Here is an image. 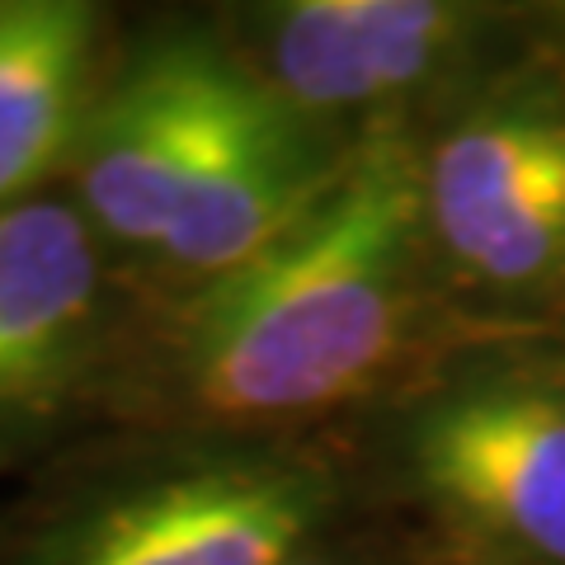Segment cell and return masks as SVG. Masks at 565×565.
I'll list each match as a JSON object with an SVG mask.
<instances>
[{"label":"cell","instance_id":"1","mask_svg":"<svg viewBox=\"0 0 565 565\" xmlns=\"http://www.w3.org/2000/svg\"><path fill=\"white\" fill-rule=\"evenodd\" d=\"M429 255L419 151L377 128L282 241L166 316V401L226 429L334 415L396 373Z\"/></svg>","mask_w":565,"mask_h":565},{"label":"cell","instance_id":"2","mask_svg":"<svg viewBox=\"0 0 565 565\" xmlns=\"http://www.w3.org/2000/svg\"><path fill=\"white\" fill-rule=\"evenodd\" d=\"M429 250L471 292L523 297L565 278V81H519L419 156Z\"/></svg>","mask_w":565,"mask_h":565},{"label":"cell","instance_id":"3","mask_svg":"<svg viewBox=\"0 0 565 565\" xmlns=\"http://www.w3.org/2000/svg\"><path fill=\"white\" fill-rule=\"evenodd\" d=\"M326 509L321 467L278 452H212L99 494L20 565H292Z\"/></svg>","mask_w":565,"mask_h":565},{"label":"cell","instance_id":"4","mask_svg":"<svg viewBox=\"0 0 565 565\" xmlns=\"http://www.w3.org/2000/svg\"><path fill=\"white\" fill-rule=\"evenodd\" d=\"M405 471L438 519L519 565H565V382L471 377L405 429Z\"/></svg>","mask_w":565,"mask_h":565},{"label":"cell","instance_id":"5","mask_svg":"<svg viewBox=\"0 0 565 565\" xmlns=\"http://www.w3.org/2000/svg\"><path fill=\"white\" fill-rule=\"evenodd\" d=\"M236 57L207 39H166L95 95L76 141L81 212L104 241L161 255L199 174Z\"/></svg>","mask_w":565,"mask_h":565},{"label":"cell","instance_id":"6","mask_svg":"<svg viewBox=\"0 0 565 565\" xmlns=\"http://www.w3.org/2000/svg\"><path fill=\"white\" fill-rule=\"evenodd\" d=\"M259 29L255 71L321 128L415 99L467 62L486 20L448 0H288Z\"/></svg>","mask_w":565,"mask_h":565},{"label":"cell","instance_id":"7","mask_svg":"<svg viewBox=\"0 0 565 565\" xmlns=\"http://www.w3.org/2000/svg\"><path fill=\"white\" fill-rule=\"evenodd\" d=\"M62 199L0 207V424L47 415L95 353L104 255Z\"/></svg>","mask_w":565,"mask_h":565},{"label":"cell","instance_id":"8","mask_svg":"<svg viewBox=\"0 0 565 565\" xmlns=\"http://www.w3.org/2000/svg\"><path fill=\"white\" fill-rule=\"evenodd\" d=\"M99 10L85 0H0V207L39 199L90 122Z\"/></svg>","mask_w":565,"mask_h":565},{"label":"cell","instance_id":"9","mask_svg":"<svg viewBox=\"0 0 565 565\" xmlns=\"http://www.w3.org/2000/svg\"><path fill=\"white\" fill-rule=\"evenodd\" d=\"M292 565H330V561H292Z\"/></svg>","mask_w":565,"mask_h":565}]
</instances>
